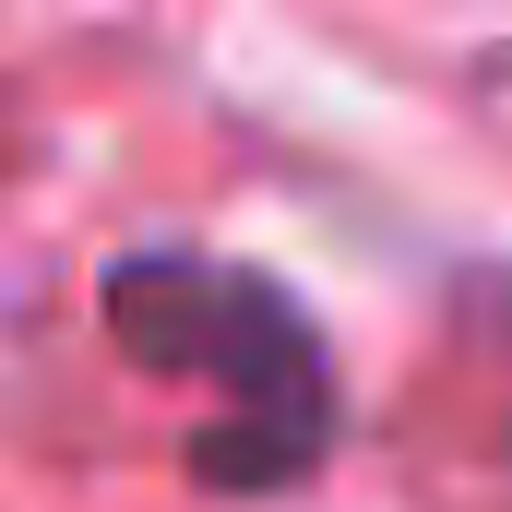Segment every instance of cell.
<instances>
[{
	"label": "cell",
	"mask_w": 512,
	"mask_h": 512,
	"mask_svg": "<svg viewBox=\"0 0 512 512\" xmlns=\"http://www.w3.org/2000/svg\"><path fill=\"white\" fill-rule=\"evenodd\" d=\"M108 334H120L131 370L155 382H203L215 417L191 429V489L215 501H262V489H298L322 453H334V346L322 322L251 274V262H215V251H120L108 286H96Z\"/></svg>",
	"instance_id": "cell-1"
},
{
	"label": "cell",
	"mask_w": 512,
	"mask_h": 512,
	"mask_svg": "<svg viewBox=\"0 0 512 512\" xmlns=\"http://www.w3.org/2000/svg\"><path fill=\"white\" fill-rule=\"evenodd\" d=\"M453 382H465V453L489 512H512V286H477L453 310Z\"/></svg>",
	"instance_id": "cell-2"
}]
</instances>
